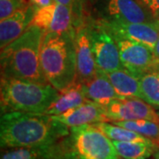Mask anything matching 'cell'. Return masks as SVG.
<instances>
[{"label":"cell","mask_w":159,"mask_h":159,"mask_svg":"<svg viewBox=\"0 0 159 159\" xmlns=\"http://www.w3.org/2000/svg\"><path fill=\"white\" fill-rule=\"evenodd\" d=\"M56 3L61 4L63 6L69 7L74 12L75 18L76 28H78L80 24L87 19L84 15V0H54Z\"/></svg>","instance_id":"cell-23"},{"label":"cell","mask_w":159,"mask_h":159,"mask_svg":"<svg viewBox=\"0 0 159 159\" xmlns=\"http://www.w3.org/2000/svg\"><path fill=\"white\" fill-rule=\"evenodd\" d=\"M52 118L68 127L109 122L102 105L89 100L78 107L71 109L64 113L53 115Z\"/></svg>","instance_id":"cell-14"},{"label":"cell","mask_w":159,"mask_h":159,"mask_svg":"<svg viewBox=\"0 0 159 159\" xmlns=\"http://www.w3.org/2000/svg\"><path fill=\"white\" fill-rule=\"evenodd\" d=\"M44 30L30 25L20 37L1 49V78L49 83L40 62V51Z\"/></svg>","instance_id":"cell-2"},{"label":"cell","mask_w":159,"mask_h":159,"mask_svg":"<svg viewBox=\"0 0 159 159\" xmlns=\"http://www.w3.org/2000/svg\"><path fill=\"white\" fill-rule=\"evenodd\" d=\"M119 158L122 159H147L157 147L155 143L134 142H119L112 141Z\"/></svg>","instance_id":"cell-18"},{"label":"cell","mask_w":159,"mask_h":159,"mask_svg":"<svg viewBox=\"0 0 159 159\" xmlns=\"http://www.w3.org/2000/svg\"><path fill=\"white\" fill-rule=\"evenodd\" d=\"M112 35L119 46L123 66L137 78L148 72L159 69L153 49L127 37L113 34Z\"/></svg>","instance_id":"cell-8"},{"label":"cell","mask_w":159,"mask_h":159,"mask_svg":"<svg viewBox=\"0 0 159 159\" xmlns=\"http://www.w3.org/2000/svg\"><path fill=\"white\" fill-rule=\"evenodd\" d=\"M139 80L142 100L159 107V69L144 74Z\"/></svg>","instance_id":"cell-21"},{"label":"cell","mask_w":159,"mask_h":159,"mask_svg":"<svg viewBox=\"0 0 159 159\" xmlns=\"http://www.w3.org/2000/svg\"><path fill=\"white\" fill-rule=\"evenodd\" d=\"M102 107L109 122L147 119L159 123L158 112L141 98H119Z\"/></svg>","instance_id":"cell-9"},{"label":"cell","mask_w":159,"mask_h":159,"mask_svg":"<svg viewBox=\"0 0 159 159\" xmlns=\"http://www.w3.org/2000/svg\"><path fill=\"white\" fill-rule=\"evenodd\" d=\"M32 25L43 29L44 32H74L76 29L73 11L56 2L36 9Z\"/></svg>","instance_id":"cell-10"},{"label":"cell","mask_w":159,"mask_h":159,"mask_svg":"<svg viewBox=\"0 0 159 159\" xmlns=\"http://www.w3.org/2000/svg\"><path fill=\"white\" fill-rule=\"evenodd\" d=\"M55 159H119L112 141L94 125L70 127L54 144Z\"/></svg>","instance_id":"cell-4"},{"label":"cell","mask_w":159,"mask_h":159,"mask_svg":"<svg viewBox=\"0 0 159 159\" xmlns=\"http://www.w3.org/2000/svg\"><path fill=\"white\" fill-rule=\"evenodd\" d=\"M87 100L105 106L113 100L120 98L109 79L107 73L97 68L92 78L81 82Z\"/></svg>","instance_id":"cell-15"},{"label":"cell","mask_w":159,"mask_h":159,"mask_svg":"<svg viewBox=\"0 0 159 159\" xmlns=\"http://www.w3.org/2000/svg\"><path fill=\"white\" fill-rule=\"evenodd\" d=\"M1 114L9 111L44 113L59 91L50 83L1 78Z\"/></svg>","instance_id":"cell-5"},{"label":"cell","mask_w":159,"mask_h":159,"mask_svg":"<svg viewBox=\"0 0 159 159\" xmlns=\"http://www.w3.org/2000/svg\"><path fill=\"white\" fill-rule=\"evenodd\" d=\"M95 8L103 20L153 22L157 19L141 0H97Z\"/></svg>","instance_id":"cell-7"},{"label":"cell","mask_w":159,"mask_h":159,"mask_svg":"<svg viewBox=\"0 0 159 159\" xmlns=\"http://www.w3.org/2000/svg\"><path fill=\"white\" fill-rule=\"evenodd\" d=\"M74 32H45L42 40L40 62L48 82L58 91L72 84L77 77Z\"/></svg>","instance_id":"cell-3"},{"label":"cell","mask_w":159,"mask_h":159,"mask_svg":"<svg viewBox=\"0 0 159 159\" xmlns=\"http://www.w3.org/2000/svg\"><path fill=\"white\" fill-rule=\"evenodd\" d=\"M86 101L88 100L83 93L81 82L74 80L68 87L59 91L57 99L46 110L44 114L51 116L59 115L78 107Z\"/></svg>","instance_id":"cell-16"},{"label":"cell","mask_w":159,"mask_h":159,"mask_svg":"<svg viewBox=\"0 0 159 159\" xmlns=\"http://www.w3.org/2000/svg\"><path fill=\"white\" fill-rule=\"evenodd\" d=\"M93 125H96L97 128H99L111 141L145 142V143H152L153 142L148 138L143 136V135L138 134L134 131L119 126L118 125H115L111 122H110V123H108V122H99V123H96Z\"/></svg>","instance_id":"cell-20"},{"label":"cell","mask_w":159,"mask_h":159,"mask_svg":"<svg viewBox=\"0 0 159 159\" xmlns=\"http://www.w3.org/2000/svg\"><path fill=\"white\" fill-rule=\"evenodd\" d=\"M113 34L127 37L154 49L159 36V20L153 22H123L98 19Z\"/></svg>","instance_id":"cell-11"},{"label":"cell","mask_w":159,"mask_h":159,"mask_svg":"<svg viewBox=\"0 0 159 159\" xmlns=\"http://www.w3.org/2000/svg\"><path fill=\"white\" fill-rule=\"evenodd\" d=\"M90 45L97 68L105 73L125 68L122 65L119 46L108 29L98 19L88 18Z\"/></svg>","instance_id":"cell-6"},{"label":"cell","mask_w":159,"mask_h":159,"mask_svg":"<svg viewBox=\"0 0 159 159\" xmlns=\"http://www.w3.org/2000/svg\"><path fill=\"white\" fill-rule=\"evenodd\" d=\"M153 13L155 18L159 20V0H141Z\"/></svg>","instance_id":"cell-25"},{"label":"cell","mask_w":159,"mask_h":159,"mask_svg":"<svg viewBox=\"0 0 159 159\" xmlns=\"http://www.w3.org/2000/svg\"><path fill=\"white\" fill-rule=\"evenodd\" d=\"M28 2L36 9H39L42 7L50 6L51 4H53L55 1L54 0H28Z\"/></svg>","instance_id":"cell-26"},{"label":"cell","mask_w":159,"mask_h":159,"mask_svg":"<svg viewBox=\"0 0 159 159\" xmlns=\"http://www.w3.org/2000/svg\"><path fill=\"white\" fill-rule=\"evenodd\" d=\"M28 4V0H0V20L11 16L13 12Z\"/></svg>","instance_id":"cell-24"},{"label":"cell","mask_w":159,"mask_h":159,"mask_svg":"<svg viewBox=\"0 0 159 159\" xmlns=\"http://www.w3.org/2000/svg\"><path fill=\"white\" fill-rule=\"evenodd\" d=\"M153 51L154 54H155V57H156V59H157V61L159 64V36L158 39L157 41V43H156V45L154 47Z\"/></svg>","instance_id":"cell-27"},{"label":"cell","mask_w":159,"mask_h":159,"mask_svg":"<svg viewBox=\"0 0 159 159\" xmlns=\"http://www.w3.org/2000/svg\"><path fill=\"white\" fill-rule=\"evenodd\" d=\"M111 123L134 131L143 136L147 137L159 148V123L147 119L111 121Z\"/></svg>","instance_id":"cell-22"},{"label":"cell","mask_w":159,"mask_h":159,"mask_svg":"<svg viewBox=\"0 0 159 159\" xmlns=\"http://www.w3.org/2000/svg\"><path fill=\"white\" fill-rule=\"evenodd\" d=\"M1 159H55L54 144L5 148L1 154Z\"/></svg>","instance_id":"cell-19"},{"label":"cell","mask_w":159,"mask_h":159,"mask_svg":"<svg viewBox=\"0 0 159 159\" xmlns=\"http://www.w3.org/2000/svg\"><path fill=\"white\" fill-rule=\"evenodd\" d=\"M108 77L120 98L137 97L142 99L140 80L125 68L108 73Z\"/></svg>","instance_id":"cell-17"},{"label":"cell","mask_w":159,"mask_h":159,"mask_svg":"<svg viewBox=\"0 0 159 159\" xmlns=\"http://www.w3.org/2000/svg\"><path fill=\"white\" fill-rule=\"evenodd\" d=\"M70 127L51 115L27 111L1 114V148L52 145L69 133Z\"/></svg>","instance_id":"cell-1"},{"label":"cell","mask_w":159,"mask_h":159,"mask_svg":"<svg viewBox=\"0 0 159 159\" xmlns=\"http://www.w3.org/2000/svg\"><path fill=\"white\" fill-rule=\"evenodd\" d=\"M36 8L28 4L0 22V48L3 49L16 40L32 24Z\"/></svg>","instance_id":"cell-13"},{"label":"cell","mask_w":159,"mask_h":159,"mask_svg":"<svg viewBox=\"0 0 159 159\" xmlns=\"http://www.w3.org/2000/svg\"><path fill=\"white\" fill-rule=\"evenodd\" d=\"M88 18L75 29L74 43L77 64V81L83 82L97 74V66L91 49L88 29Z\"/></svg>","instance_id":"cell-12"}]
</instances>
